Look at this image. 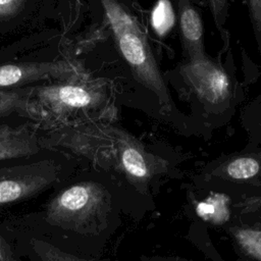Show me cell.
I'll return each instance as SVG.
<instances>
[{"instance_id": "cell-14", "label": "cell", "mask_w": 261, "mask_h": 261, "mask_svg": "<svg viewBox=\"0 0 261 261\" xmlns=\"http://www.w3.org/2000/svg\"><path fill=\"white\" fill-rule=\"evenodd\" d=\"M34 250L37 255L45 261H67V260H80V257L71 255L69 253L63 252L57 247L48 244L43 241L34 240L33 241Z\"/></svg>"}, {"instance_id": "cell-9", "label": "cell", "mask_w": 261, "mask_h": 261, "mask_svg": "<svg viewBox=\"0 0 261 261\" xmlns=\"http://www.w3.org/2000/svg\"><path fill=\"white\" fill-rule=\"evenodd\" d=\"M184 48L190 59L205 56L201 16L192 0H175Z\"/></svg>"}, {"instance_id": "cell-13", "label": "cell", "mask_w": 261, "mask_h": 261, "mask_svg": "<svg viewBox=\"0 0 261 261\" xmlns=\"http://www.w3.org/2000/svg\"><path fill=\"white\" fill-rule=\"evenodd\" d=\"M225 171L233 179H248L258 173L259 162L252 157H240L230 161Z\"/></svg>"}, {"instance_id": "cell-15", "label": "cell", "mask_w": 261, "mask_h": 261, "mask_svg": "<svg viewBox=\"0 0 261 261\" xmlns=\"http://www.w3.org/2000/svg\"><path fill=\"white\" fill-rule=\"evenodd\" d=\"M207 1L216 24L218 25L219 29H221L227 15L228 1L227 0H207Z\"/></svg>"}, {"instance_id": "cell-8", "label": "cell", "mask_w": 261, "mask_h": 261, "mask_svg": "<svg viewBox=\"0 0 261 261\" xmlns=\"http://www.w3.org/2000/svg\"><path fill=\"white\" fill-rule=\"evenodd\" d=\"M40 149L41 142L29 125L0 124V161L29 157Z\"/></svg>"}, {"instance_id": "cell-17", "label": "cell", "mask_w": 261, "mask_h": 261, "mask_svg": "<svg viewBox=\"0 0 261 261\" xmlns=\"http://www.w3.org/2000/svg\"><path fill=\"white\" fill-rule=\"evenodd\" d=\"M15 257L10 246L6 243V241L0 236V261H8L14 260Z\"/></svg>"}, {"instance_id": "cell-4", "label": "cell", "mask_w": 261, "mask_h": 261, "mask_svg": "<svg viewBox=\"0 0 261 261\" xmlns=\"http://www.w3.org/2000/svg\"><path fill=\"white\" fill-rule=\"evenodd\" d=\"M60 166L52 160L0 168V206L45 191L58 180Z\"/></svg>"}, {"instance_id": "cell-12", "label": "cell", "mask_w": 261, "mask_h": 261, "mask_svg": "<svg viewBox=\"0 0 261 261\" xmlns=\"http://www.w3.org/2000/svg\"><path fill=\"white\" fill-rule=\"evenodd\" d=\"M233 236L247 255L261 260V229L237 228L233 229Z\"/></svg>"}, {"instance_id": "cell-18", "label": "cell", "mask_w": 261, "mask_h": 261, "mask_svg": "<svg viewBox=\"0 0 261 261\" xmlns=\"http://www.w3.org/2000/svg\"><path fill=\"white\" fill-rule=\"evenodd\" d=\"M10 1H12V0H0V5H4V4H7V3H9Z\"/></svg>"}, {"instance_id": "cell-7", "label": "cell", "mask_w": 261, "mask_h": 261, "mask_svg": "<svg viewBox=\"0 0 261 261\" xmlns=\"http://www.w3.org/2000/svg\"><path fill=\"white\" fill-rule=\"evenodd\" d=\"M109 130L119 167L127 178L136 184H143L150 179L157 172L160 159H155L146 153L144 148L127 134L115 128H109Z\"/></svg>"}, {"instance_id": "cell-10", "label": "cell", "mask_w": 261, "mask_h": 261, "mask_svg": "<svg viewBox=\"0 0 261 261\" xmlns=\"http://www.w3.org/2000/svg\"><path fill=\"white\" fill-rule=\"evenodd\" d=\"M198 215L213 223H222L228 217L226 197L224 195H213L197 206Z\"/></svg>"}, {"instance_id": "cell-6", "label": "cell", "mask_w": 261, "mask_h": 261, "mask_svg": "<svg viewBox=\"0 0 261 261\" xmlns=\"http://www.w3.org/2000/svg\"><path fill=\"white\" fill-rule=\"evenodd\" d=\"M181 75L196 96L209 106L222 105L229 97L230 85L225 71L205 56L189 59Z\"/></svg>"}, {"instance_id": "cell-3", "label": "cell", "mask_w": 261, "mask_h": 261, "mask_svg": "<svg viewBox=\"0 0 261 261\" xmlns=\"http://www.w3.org/2000/svg\"><path fill=\"white\" fill-rule=\"evenodd\" d=\"M105 192L95 182L82 181L68 187L47 206L46 219L54 225L74 231H86L105 204Z\"/></svg>"}, {"instance_id": "cell-11", "label": "cell", "mask_w": 261, "mask_h": 261, "mask_svg": "<svg viewBox=\"0 0 261 261\" xmlns=\"http://www.w3.org/2000/svg\"><path fill=\"white\" fill-rule=\"evenodd\" d=\"M176 17L169 0H158L151 12V25L160 36H166L175 23Z\"/></svg>"}, {"instance_id": "cell-5", "label": "cell", "mask_w": 261, "mask_h": 261, "mask_svg": "<svg viewBox=\"0 0 261 261\" xmlns=\"http://www.w3.org/2000/svg\"><path fill=\"white\" fill-rule=\"evenodd\" d=\"M88 75L80 63L69 60L3 64L0 65V90L36 82H60Z\"/></svg>"}, {"instance_id": "cell-1", "label": "cell", "mask_w": 261, "mask_h": 261, "mask_svg": "<svg viewBox=\"0 0 261 261\" xmlns=\"http://www.w3.org/2000/svg\"><path fill=\"white\" fill-rule=\"evenodd\" d=\"M13 98L16 113L53 129L92 123L110 114L106 84L90 75L16 87Z\"/></svg>"}, {"instance_id": "cell-16", "label": "cell", "mask_w": 261, "mask_h": 261, "mask_svg": "<svg viewBox=\"0 0 261 261\" xmlns=\"http://www.w3.org/2000/svg\"><path fill=\"white\" fill-rule=\"evenodd\" d=\"M249 4L255 25L261 31V0H249Z\"/></svg>"}, {"instance_id": "cell-2", "label": "cell", "mask_w": 261, "mask_h": 261, "mask_svg": "<svg viewBox=\"0 0 261 261\" xmlns=\"http://www.w3.org/2000/svg\"><path fill=\"white\" fill-rule=\"evenodd\" d=\"M118 49L136 79L159 98L169 109L171 99L160 70L137 19L115 0H101Z\"/></svg>"}]
</instances>
